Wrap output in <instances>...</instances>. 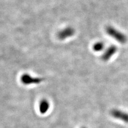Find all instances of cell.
<instances>
[{
    "label": "cell",
    "instance_id": "obj_1",
    "mask_svg": "<svg viewBox=\"0 0 128 128\" xmlns=\"http://www.w3.org/2000/svg\"><path fill=\"white\" fill-rule=\"evenodd\" d=\"M106 32L109 35L113 38L116 40L121 43H124L126 41V35L122 34L118 30L114 29L111 27H108L106 29Z\"/></svg>",
    "mask_w": 128,
    "mask_h": 128
},
{
    "label": "cell",
    "instance_id": "obj_2",
    "mask_svg": "<svg viewBox=\"0 0 128 128\" xmlns=\"http://www.w3.org/2000/svg\"><path fill=\"white\" fill-rule=\"evenodd\" d=\"M21 82L25 85L37 84L43 81V78H40L33 77L31 75L25 74L21 76Z\"/></svg>",
    "mask_w": 128,
    "mask_h": 128
},
{
    "label": "cell",
    "instance_id": "obj_3",
    "mask_svg": "<svg viewBox=\"0 0 128 128\" xmlns=\"http://www.w3.org/2000/svg\"><path fill=\"white\" fill-rule=\"evenodd\" d=\"M75 33V30L73 27L70 26L67 27L58 32L57 37L60 40H64L73 36Z\"/></svg>",
    "mask_w": 128,
    "mask_h": 128
},
{
    "label": "cell",
    "instance_id": "obj_4",
    "mask_svg": "<svg viewBox=\"0 0 128 128\" xmlns=\"http://www.w3.org/2000/svg\"><path fill=\"white\" fill-rule=\"evenodd\" d=\"M117 51L116 46H110L102 56V59L104 61H107L113 56Z\"/></svg>",
    "mask_w": 128,
    "mask_h": 128
},
{
    "label": "cell",
    "instance_id": "obj_5",
    "mask_svg": "<svg viewBox=\"0 0 128 128\" xmlns=\"http://www.w3.org/2000/svg\"><path fill=\"white\" fill-rule=\"evenodd\" d=\"M112 115L115 118H119L122 121L128 123V114L121 110H114L112 112Z\"/></svg>",
    "mask_w": 128,
    "mask_h": 128
},
{
    "label": "cell",
    "instance_id": "obj_6",
    "mask_svg": "<svg viewBox=\"0 0 128 128\" xmlns=\"http://www.w3.org/2000/svg\"><path fill=\"white\" fill-rule=\"evenodd\" d=\"M50 108V104L47 100L43 99L40 102L39 105L40 112L42 114H46Z\"/></svg>",
    "mask_w": 128,
    "mask_h": 128
},
{
    "label": "cell",
    "instance_id": "obj_7",
    "mask_svg": "<svg viewBox=\"0 0 128 128\" xmlns=\"http://www.w3.org/2000/svg\"><path fill=\"white\" fill-rule=\"evenodd\" d=\"M104 48V44L102 42H99L95 43L93 46V49L95 51H100Z\"/></svg>",
    "mask_w": 128,
    "mask_h": 128
},
{
    "label": "cell",
    "instance_id": "obj_8",
    "mask_svg": "<svg viewBox=\"0 0 128 128\" xmlns=\"http://www.w3.org/2000/svg\"><path fill=\"white\" fill-rule=\"evenodd\" d=\"M85 128V127H82V128Z\"/></svg>",
    "mask_w": 128,
    "mask_h": 128
}]
</instances>
